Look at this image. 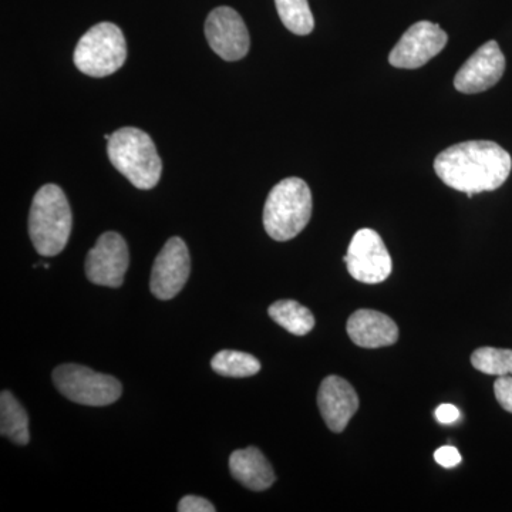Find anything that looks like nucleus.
Returning <instances> with one entry per match:
<instances>
[{
    "label": "nucleus",
    "instance_id": "nucleus-18",
    "mask_svg": "<svg viewBox=\"0 0 512 512\" xmlns=\"http://www.w3.org/2000/svg\"><path fill=\"white\" fill-rule=\"evenodd\" d=\"M211 367L218 375L244 379V377L255 376L256 373H259L261 363L249 353L237 352V350H221L212 357Z\"/></svg>",
    "mask_w": 512,
    "mask_h": 512
},
{
    "label": "nucleus",
    "instance_id": "nucleus-21",
    "mask_svg": "<svg viewBox=\"0 0 512 512\" xmlns=\"http://www.w3.org/2000/svg\"><path fill=\"white\" fill-rule=\"evenodd\" d=\"M494 394L505 412L512 414V376H501L495 380Z\"/></svg>",
    "mask_w": 512,
    "mask_h": 512
},
{
    "label": "nucleus",
    "instance_id": "nucleus-15",
    "mask_svg": "<svg viewBox=\"0 0 512 512\" xmlns=\"http://www.w3.org/2000/svg\"><path fill=\"white\" fill-rule=\"evenodd\" d=\"M232 477L252 491H264L275 483L274 468L256 447L237 450L229 457Z\"/></svg>",
    "mask_w": 512,
    "mask_h": 512
},
{
    "label": "nucleus",
    "instance_id": "nucleus-24",
    "mask_svg": "<svg viewBox=\"0 0 512 512\" xmlns=\"http://www.w3.org/2000/svg\"><path fill=\"white\" fill-rule=\"evenodd\" d=\"M436 419L441 424H453L460 419V410L454 404H441L436 410Z\"/></svg>",
    "mask_w": 512,
    "mask_h": 512
},
{
    "label": "nucleus",
    "instance_id": "nucleus-7",
    "mask_svg": "<svg viewBox=\"0 0 512 512\" xmlns=\"http://www.w3.org/2000/svg\"><path fill=\"white\" fill-rule=\"evenodd\" d=\"M343 261L353 279L362 284H380L392 274V256L373 229L363 228L356 232Z\"/></svg>",
    "mask_w": 512,
    "mask_h": 512
},
{
    "label": "nucleus",
    "instance_id": "nucleus-4",
    "mask_svg": "<svg viewBox=\"0 0 512 512\" xmlns=\"http://www.w3.org/2000/svg\"><path fill=\"white\" fill-rule=\"evenodd\" d=\"M312 192L298 177L285 178L266 198L264 227L266 234L279 242L301 234L312 217Z\"/></svg>",
    "mask_w": 512,
    "mask_h": 512
},
{
    "label": "nucleus",
    "instance_id": "nucleus-5",
    "mask_svg": "<svg viewBox=\"0 0 512 512\" xmlns=\"http://www.w3.org/2000/svg\"><path fill=\"white\" fill-rule=\"evenodd\" d=\"M74 64L90 77H106L116 73L127 59V43L114 23L94 25L74 49Z\"/></svg>",
    "mask_w": 512,
    "mask_h": 512
},
{
    "label": "nucleus",
    "instance_id": "nucleus-19",
    "mask_svg": "<svg viewBox=\"0 0 512 512\" xmlns=\"http://www.w3.org/2000/svg\"><path fill=\"white\" fill-rule=\"evenodd\" d=\"M275 5L279 18L289 32L306 36L315 28L308 0H275Z\"/></svg>",
    "mask_w": 512,
    "mask_h": 512
},
{
    "label": "nucleus",
    "instance_id": "nucleus-10",
    "mask_svg": "<svg viewBox=\"0 0 512 512\" xmlns=\"http://www.w3.org/2000/svg\"><path fill=\"white\" fill-rule=\"evenodd\" d=\"M190 272V252L185 242L180 237L168 239L154 261L150 279L151 293L160 301H170L183 291Z\"/></svg>",
    "mask_w": 512,
    "mask_h": 512
},
{
    "label": "nucleus",
    "instance_id": "nucleus-17",
    "mask_svg": "<svg viewBox=\"0 0 512 512\" xmlns=\"http://www.w3.org/2000/svg\"><path fill=\"white\" fill-rule=\"evenodd\" d=\"M269 316L295 336H305L315 328V316L296 301H276L269 306Z\"/></svg>",
    "mask_w": 512,
    "mask_h": 512
},
{
    "label": "nucleus",
    "instance_id": "nucleus-16",
    "mask_svg": "<svg viewBox=\"0 0 512 512\" xmlns=\"http://www.w3.org/2000/svg\"><path fill=\"white\" fill-rule=\"evenodd\" d=\"M0 434L18 446L30 441L28 413L8 390L0 394Z\"/></svg>",
    "mask_w": 512,
    "mask_h": 512
},
{
    "label": "nucleus",
    "instance_id": "nucleus-9",
    "mask_svg": "<svg viewBox=\"0 0 512 512\" xmlns=\"http://www.w3.org/2000/svg\"><path fill=\"white\" fill-rule=\"evenodd\" d=\"M448 42L447 33L436 23H414L390 52L389 62L397 69H419L441 53Z\"/></svg>",
    "mask_w": 512,
    "mask_h": 512
},
{
    "label": "nucleus",
    "instance_id": "nucleus-22",
    "mask_svg": "<svg viewBox=\"0 0 512 512\" xmlns=\"http://www.w3.org/2000/svg\"><path fill=\"white\" fill-rule=\"evenodd\" d=\"M180 512H215L214 505L205 498L197 497V495H185L183 500L178 504Z\"/></svg>",
    "mask_w": 512,
    "mask_h": 512
},
{
    "label": "nucleus",
    "instance_id": "nucleus-14",
    "mask_svg": "<svg viewBox=\"0 0 512 512\" xmlns=\"http://www.w3.org/2000/svg\"><path fill=\"white\" fill-rule=\"evenodd\" d=\"M346 330L352 342L365 349L386 348L399 339V328L394 320L372 309H360L353 313Z\"/></svg>",
    "mask_w": 512,
    "mask_h": 512
},
{
    "label": "nucleus",
    "instance_id": "nucleus-20",
    "mask_svg": "<svg viewBox=\"0 0 512 512\" xmlns=\"http://www.w3.org/2000/svg\"><path fill=\"white\" fill-rule=\"evenodd\" d=\"M471 365L485 375L512 376V350L485 346L471 355Z\"/></svg>",
    "mask_w": 512,
    "mask_h": 512
},
{
    "label": "nucleus",
    "instance_id": "nucleus-13",
    "mask_svg": "<svg viewBox=\"0 0 512 512\" xmlns=\"http://www.w3.org/2000/svg\"><path fill=\"white\" fill-rule=\"evenodd\" d=\"M352 384L339 376H328L319 387L318 406L322 419L333 433H342L359 409Z\"/></svg>",
    "mask_w": 512,
    "mask_h": 512
},
{
    "label": "nucleus",
    "instance_id": "nucleus-6",
    "mask_svg": "<svg viewBox=\"0 0 512 512\" xmlns=\"http://www.w3.org/2000/svg\"><path fill=\"white\" fill-rule=\"evenodd\" d=\"M53 383L66 399L83 406H109L117 402L123 393L116 377L73 363L57 366L53 372Z\"/></svg>",
    "mask_w": 512,
    "mask_h": 512
},
{
    "label": "nucleus",
    "instance_id": "nucleus-8",
    "mask_svg": "<svg viewBox=\"0 0 512 512\" xmlns=\"http://www.w3.org/2000/svg\"><path fill=\"white\" fill-rule=\"evenodd\" d=\"M130 265L126 239L117 232H104L86 258V276L94 285L120 288Z\"/></svg>",
    "mask_w": 512,
    "mask_h": 512
},
{
    "label": "nucleus",
    "instance_id": "nucleus-2",
    "mask_svg": "<svg viewBox=\"0 0 512 512\" xmlns=\"http://www.w3.org/2000/svg\"><path fill=\"white\" fill-rule=\"evenodd\" d=\"M107 154L111 164L138 190L156 187L163 173V161L146 131L123 127L110 134Z\"/></svg>",
    "mask_w": 512,
    "mask_h": 512
},
{
    "label": "nucleus",
    "instance_id": "nucleus-23",
    "mask_svg": "<svg viewBox=\"0 0 512 512\" xmlns=\"http://www.w3.org/2000/svg\"><path fill=\"white\" fill-rule=\"evenodd\" d=\"M434 458H436L437 463L444 468H453L461 463V454L458 453L456 447L451 446L440 447L439 450H436V453H434Z\"/></svg>",
    "mask_w": 512,
    "mask_h": 512
},
{
    "label": "nucleus",
    "instance_id": "nucleus-11",
    "mask_svg": "<svg viewBox=\"0 0 512 512\" xmlns=\"http://www.w3.org/2000/svg\"><path fill=\"white\" fill-rule=\"evenodd\" d=\"M208 45L221 59L238 62L248 55L249 33L241 15L228 6L212 10L205 22Z\"/></svg>",
    "mask_w": 512,
    "mask_h": 512
},
{
    "label": "nucleus",
    "instance_id": "nucleus-3",
    "mask_svg": "<svg viewBox=\"0 0 512 512\" xmlns=\"http://www.w3.org/2000/svg\"><path fill=\"white\" fill-rule=\"evenodd\" d=\"M72 228V208L62 188L43 185L36 192L29 212V235L37 254L59 255L69 242Z\"/></svg>",
    "mask_w": 512,
    "mask_h": 512
},
{
    "label": "nucleus",
    "instance_id": "nucleus-12",
    "mask_svg": "<svg viewBox=\"0 0 512 512\" xmlns=\"http://www.w3.org/2000/svg\"><path fill=\"white\" fill-rule=\"evenodd\" d=\"M505 66L507 63L500 45L490 40L458 70L454 77V87L464 94L483 93L500 82Z\"/></svg>",
    "mask_w": 512,
    "mask_h": 512
},
{
    "label": "nucleus",
    "instance_id": "nucleus-1",
    "mask_svg": "<svg viewBox=\"0 0 512 512\" xmlns=\"http://www.w3.org/2000/svg\"><path fill=\"white\" fill-rule=\"evenodd\" d=\"M512 158L494 141H466L441 151L434 171L447 187L466 192L468 198L495 191L510 177Z\"/></svg>",
    "mask_w": 512,
    "mask_h": 512
}]
</instances>
